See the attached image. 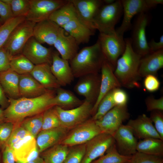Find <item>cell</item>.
I'll return each mask as SVG.
<instances>
[{
    "label": "cell",
    "instance_id": "24",
    "mask_svg": "<svg viewBox=\"0 0 163 163\" xmlns=\"http://www.w3.org/2000/svg\"><path fill=\"white\" fill-rule=\"evenodd\" d=\"M61 27L53 46L63 59L70 60L78 53V44L71 36L65 34Z\"/></svg>",
    "mask_w": 163,
    "mask_h": 163
},
{
    "label": "cell",
    "instance_id": "11",
    "mask_svg": "<svg viewBox=\"0 0 163 163\" xmlns=\"http://www.w3.org/2000/svg\"><path fill=\"white\" fill-rule=\"evenodd\" d=\"M30 8L26 20L35 23L48 19L55 10L66 4L68 0H29Z\"/></svg>",
    "mask_w": 163,
    "mask_h": 163
},
{
    "label": "cell",
    "instance_id": "10",
    "mask_svg": "<svg viewBox=\"0 0 163 163\" xmlns=\"http://www.w3.org/2000/svg\"><path fill=\"white\" fill-rule=\"evenodd\" d=\"M129 117L127 105L116 106L95 122L102 133L113 136L123 123Z\"/></svg>",
    "mask_w": 163,
    "mask_h": 163
},
{
    "label": "cell",
    "instance_id": "30",
    "mask_svg": "<svg viewBox=\"0 0 163 163\" xmlns=\"http://www.w3.org/2000/svg\"><path fill=\"white\" fill-rule=\"evenodd\" d=\"M55 91L56 95L52 100L54 106H56L63 109L69 110L80 106L84 101L79 99L69 90L60 87Z\"/></svg>",
    "mask_w": 163,
    "mask_h": 163
},
{
    "label": "cell",
    "instance_id": "7",
    "mask_svg": "<svg viewBox=\"0 0 163 163\" xmlns=\"http://www.w3.org/2000/svg\"><path fill=\"white\" fill-rule=\"evenodd\" d=\"M102 133L91 118L69 130L60 143L69 147L84 144Z\"/></svg>",
    "mask_w": 163,
    "mask_h": 163
},
{
    "label": "cell",
    "instance_id": "19",
    "mask_svg": "<svg viewBox=\"0 0 163 163\" xmlns=\"http://www.w3.org/2000/svg\"><path fill=\"white\" fill-rule=\"evenodd\" d=\"M117 149L121 155L131 156L136 152L138 141L130 128L122 125L113 136Z\"/></svg>",
    "mask_w": 163,
    "mask_h": 163
},
{
    "label": "cell",
    "instance_id": "58",
    "mask_svg": "<svg viewBox=\"0 0 163 163\" xmlns=\"http://www.w3.org/2000/svg\"><path fill=\"white\" fill-rule=\"evenodd\" d=\"M3 23L2 22L0 18V26L2 25L3 24Z\"/></svg>",
    "mask_w": 163,
    "mask_h": 163
},
{
    "label": "cell",
    "instance_id": "25",
    "mask_svg": "<svg viewBox=\"0 0 163 163\" xmlns=\"http://www.w3.org/2000/svg\"><path fill=\"white\" fill-rule=\"evenodd\" d=\"M163 67V49L150 53L142 57L139 69L142 78L149 75H156Z\"/></svg>",
    "mask_w": 163,
    "mask_h": 163
},
{
    "label": "cell",
    "instance_id": "22",
    "mask_svg": "<svg viewBox=\"0 0 163 163\" xmlns=\"http://www.w3.org/2000/svg\"><path fill=\"white\" fill-rule=\"evenodd\" d=\"M69 130L62 126L42 130L36 137L37 145L40 153L61 142Z\"/></svg>",
    "mask_w": 163,
    "mask_h": 163
},
{
    "label": "cell",
    "instance_id": "47",
    "mask_svg": "<svg viewBox=\"0 0 163 163\" xmlns=\"http://www.w3.org/2000/svg\"><path fill=\"white\" fill-rule=\"evenodd\" d=\"M145 102L147 111L163 110V97L155 99L152 96L148 97L146 98Z\"/></svg>",
    "mask_w": 163,
    "mask_h": 163
},
{
    "label": "cell",
    "instance_id": "27",
    "mask_svg": "<svg viewBox=\"0 0 163 163\" xmlns=\"http://www.w3.org/2000/svg\"><path fill=\"white\" fill-rule=\"evenodd\" d=\"M48 64L35 65L30 74L45 88L56 89L61 85L52 73Z\"/></svg>",
    "mask_w": 163,
    "mask_h": 163
},
{
    "label": "cell",
    "instance_id": "44",
    "mask_svg": "<svg viewBox=\"0 0 163 163\" xmlns=\"http://www.w3.org/2000/svg\"><path fill=\"white\" fill-rule=\"evenodd\" d=\"M30 135H31L19 125L15 126L6 145L10 147L18 141Z\"/></svg>",
    "mask_w": 163,
    "mask_h": 163
},
{
    "label": "cell",
    "instance_id": "29",
    "mask_svg": "<svg viewBox=\"0 0 163 163\" xmlns=\"http://www.w3.org/2000/svg\"><path fill=\"white\" fill-rule=\"evenodd\" d=\"M19 75L10 69L0 73V82L8 98L17 99L21 97L19 91Z\"/></svg>",
    "mask_w": 163,
    "mask_h": 163
},
{
    "label": "cell",
    "instance_id": "8",
    "mask_svg": "<svg viewBox=\"0 0 163 163\" xmlns=\"http://www.w3.org/2000/svg\"><path fill=\"white\" fill-rule=\"evenodd\" d=\"M35 24L25 20L12 32L3 46L11 57L21 53L25 44L33 36L34 28Z\"/></svg>",
    "mask_w": 163,
    "mask_h": 163
},
{
    "label": "cell",
    "instance_id": "42",
    "mask_svg": "<svg viewBox=\"0 0 163 163\" xmlns=\"http://www.w3.org/2000/svg\"><path fill=\"white\" fill-rule=\"evenodd\" d=\"M125 163H163L162 157L150 155L137 151Z\"/></svg>",
    "mask_w": 163,
    "mask_h": 163
},
{
    "label": "cell",
    "instance_id": "6",
    "mask_svg": "<svg viewBox=\"0 0 163 163\" xmlns=\"http://www.w3.org/2000/svg\"><path fill=\"white\" fill-rule=\"evenodd\" d=\"M93 104L84 100L80 106L69 110L58 106L53 107L62 126L70 130L88 120L91 115Z\"/></svg>",
    "mask_w": 163,
    "mask_h": 163
},
{
    "label": "cell",
    "instance_id": "49",
    "mask_svg": "<svg viewBox=\"0 0 163 163\" xmlns=\"http://www.w3.org/2000/svg\"><path fill=\"white\" fill-rule=\"evenodd\" d=\"M11 57L3 47L0 49V73L10 69V62Z\"/></svg>",
    "mask_w": 163,
    "mask_h": 163
},
{
    "label": "cell",
    "instance_id": "4",
    "mask_svg": "<svg viewBox=\"0 0 163 163\" xmlns=\"http://www.w3.org/2000/svg\"><path fill=\"white\" fill-rule=\"evenodd\" d=\"M123 13L121 0H115L109 5L104 4L99 9L93 20L95 30L106 34L115 32V26Z\"/></svg>",
    "mask_w": 163,
    "mask_h": 163
},
{
    "label": "cell",
    "instance_id": "12",
    "mask_svg": "<svg viewBox=\"0 0 163 163\" xmlns=\"http://www.w3.org/2000/svg\"><path fill=\"white\" fill-rule=\"evenodd\" d=\"M115 143L113 136L102 133L85 143V151L81 163H91L103 155L107 149Z\"/></svg>",
    "mask_w": 163,
    "mask_h": 163
},
{
    "label": "cell",
    "instance_id": "36",
    "mask_svg": "<svg viewBox=\"0 0 163 163\" xmlns=\"http://www.w3.org/2000/svg\"><path fill=\"white\" fill-rule=\"evenodd\" d=\"M25 20L24 16L14 17L0 26V49L4 46L14 29Z\"/></svg>",
    "mask_w": 163,
    "mask_h": 163
},
{
    "label": "cell",
    "instance_id": "51",
    "mask_svg": "<svg viewBox=\"0 0 163 163\" xmlns=\"http://www.w3.org/2000/svg\"><path fill=\"white\" fill-rule=\"evenodd\" d=\"M2 152V163H16L13 151L6 145Z\"/></svg>",
    "mask_w": 163,
    "mask_h": 163
},
{
    "label": "cell",
    "instance_id": "28",
    "mask_svg": "<svg viewBox=\"0 0 163 163\" xmlns=\"http://www.w3.org/2000/svg\"><path fill=\"white\" fill-rule=\"evenodd\" d=\"M62 28L69 35L72 37L79 45L88 43L91 36L94 35L95 32L82 24L77 18L72 20Z\"/></svg>",
    "mask_w": 163,
    "mask_h": 163
},
{
    "label": "cell",
    "instance_id": "15",
    "mask_svg": "<svg viewBox=\"0 0 163 163\" xmlns=\"http://www.w3.org/2000/svg\"><path fill=\"white\" fill-rule=\"evenodd\" d=\"M10 147L13 151L16 163H26L40 156V153L36 138L31 135L18 141Z\"/></svg>",
    "mask_w": 163,
    "mask_h": 163
},
{
    "label": "cell",
    "instance_id": "55",
    "mask_svg": "<svg viewBox=\"0 0 163 163\" xmlns=\"http://www.w3.org/2000/svg\"><path fill=\"white\" fill-rule=\"evenodd\" d=\"M26 163H44L43 158L39 156L35 160Z\"/></svg>",
    "mask_w": 163,
    "mask_h": 163
},
{
    "label": "cell",
    "instance_id": "38",
    "mask_svg": "<svg viewBox=\"0 0 163 163\" xmlns=\"http://www.w3.org/2000/svg\"><path fill=\"white\" fill-rule=\"evenodd\" d=\"M112 90L108 93L99 102L96 112L92 117L94 120L100 119L116 106L112 97Z\"/></svg>",
    "mask_w": 163,
    "mask_h": 163
},
{
    "label": "cell",
    "instance_id": "52",
    "mask_svg": "<svg viewBox=\"0 0 163 163\" xmlns=\"http://www.w3.org/2000/svg\"><path fill=\"white\" fill-rule=\"evenodd\" d=\"M148 45L151 53L163 49V35L160 37L158 42L152 39L148 42Z\"/></svg>",
    "mask_w": 163,
    "mask_h": 163
},
{
    "label": "cell",
    "instance_id": "20",
    "mask_svg": "<svg viewBox=\"0 0 163 163\" xmlns=\"http://www.w3.org/2000/svg\"><path fill=\"white\" fill-rule=\"evenodd\" d=\"M126 125L136 138L142 139L155 138L162 140L151 119L145 114L140 115L135 119L130 120Z\"/></svg>",
    "mask_w": 163,
    "mask_h": 163
},
{
    "label": "cell",
    "instance_id": "18",
    "mask_svg": "<svg viewBox=\"0 0 163 163\" xmlns=\"http://www.w3.org/2000/svg\"><path fill=\"white\" fill-rule=\"evenodd\" d=\"M101 71L99 92L97 100L92 109L91 115L92 116L96 113L98 104L102 98L110 91L121 87L114 74L113 69L104 59Z\"/></svg>",
    "mask_w": 163,
    "mask_h": 163
},
{
    "label": "cell",
    "instance_id": "37",
    "mask_svg": "<svg viewBox=\"0 0 163 163\" xmlns=\"http://www.w3.org/2000/svg\"><path fill=\"white\" fill-rule=\"evenodd\" d=\"M43 113L27 117L19 125L36 138L42 130Z\"/></svg>",
    "mask_w": 163,
    "mask_h": 163
},
{
    "label": "cell",
    "instance_id": "5",
    "mask_svg": "<svg viewBox=\"0 0 163 163\" xmlns=\"http://www.w3.org/2000/svg\"><path fill=\"white\" fill-rule=\"evenodd\" d=\"M98 40L104 59L114 70L118 59L125 49L126 43L123 36L116 32L109 34L100 33Z\"/></svg>",
    "mask_w": 163,
    "mask_h": 163
},
{
    "label": "cell",
    "instance_id": "54",
    "mask_svg": "<svg viewBox=\"0 0 163 163\" xmlns=\"http://www.w3.org/2000/svg\"><path fill=\"white\" fill-rule=\"evenodd\" d=\"M5 122L3 110L0 108V124Z\"/></svg>",
    "mask_w": 163,
    "mask_h": 163
},
{
    "label": "cell",
    "instance_id": "53",
    "mask_svg": "<svg viewBox=\"0 0 163 163\" xmlns=\"http://www.w3.org/2000/svg\"><path fill=\"white\" fill-rule=\"evenodd\" d=\"M9 104L8 98H7L0 82V105L1 108L5 109Z\"/></svg>",
    "mask_w": 163,
    "mask_h": 163
},
{
    "label": "cell",
    "instance_id": "14",
    "mask_svg": "<svg viewBox=\"0 0 163 163\" xmlns=\"http://www.w3.org/2000/svg\"><path fill=\"white\" fill-rule=\"evenodd\" d=\"M123 17L120 26L115 29L118 34L123 36L124 33L130 30L131 20L136 15L147 12L151 9L146 0H121Z\"/></svg>",
    "mask_w": 163,
    "mask_h": 163
},
{
    "label": "cell",
    "instance_id": "31",
    "mask_svg": "<svg viewBox=\"0 0 163 163\" xmlns=\"http://www.w3.org/2000/svg\"><path fill=\"white\" fill-rule=\"evenodd\" d=\"M77 18L75 9L70 0L54 11L48 19L62 27L69 22Z\"/></svg>",
    "mask_w": 163,
    "mask_h": 163
},
{
    "label": "cell",
    "instance_id": "17",
    "mask_svg": "<svg viewBox=\"0 0 163 163\" xmlns=\"http://www.w3.org/2000/svg\"><path fill=\"white\" fill-rule=\"evenodd\" d=\"M100 83L101 75L99 73L88 75L80 78L74 90L94 105L99 95Z\"/></svg>",
    "mask_w": 163,
    "mask_h": 163
},
{
    "label": "cell",
    "instance_id": "56",
    "mask_svg": "<svg viewBox=\"0 0 163 163\" xmlns=\"http://www.w3.org/2000/svg\"><path fill=\"white\" fill-rule=\"evenodd\" d=\"M115 0H103L104 4L105 5H109L113 3Z\"/></svg>",
    "mask_w": 163,
    "mask_h": 163
},
{
    "label": "cell",
    "instance_id": "2",
    "mask_svg": "<svg viewBox=\"0 0 163 163\" xmlns=\"http://www.w3.org/2000/svg\"><path fill=\"white\" fill-rule=\"evenodd\" d=\"M124 40L125 49L117 61L114 73L121 86L130 89L139 88L141 77L139 69L142 57L133 50L130 38Z\"/></svg>",
    "mask_w": 163,
    "mask_h": 163
},
{
    "label": "cell",
    "instance_id": "3",
    "mask_svg": "<svg viewBox=\"0 0 163 163\" xmlns=\"http://www.w3.org/2000/svg\"><path fill=\"white\" fill-rule=\"evenodd\" d=\"M104 59L98 40L93 45L82 48L69 60L74 78L98 73Z\"/></svg>",
    "mask_w": 163,
    "mask_h": 163
},
{
    "label": "cell",
    "instance_id": "41",
    "mask_svg": "<svg viewBox=\"0 0 163 163\" xmlns=\"http://www.w3.org/2000/svg\"><path fill=\"white\" fill-rule=\"evenodd\" d=\"M85 143L69 148L63 163H81L85 151Z\"/></svg>",
    "mask_w": 163,
    "mask_h": 163
},
{
    "label": "cell",
    "instance_id": "57",
    "mask_svg": "<svg viewBox=\"0 0 163 163\" xmlns=\"http://www.w3.org/2000/svg\"><path fill=\"white\" fill-rule=\"evenodd\" d=\"M0 163H2V154L0 152Z\"/></svg>",
    "mask_w": 163,
    "mask_h": 163
},
{
    "label": "cell",
    "instance_id": "33",
    "mask_svg": "<svg viewBox=\"0 0 163 163\" xmlns=\"http://www.w3.org/2000/svg\"><path fill=\"white\" fill-rule=\"evenodd\" d=\"M69 147L60 143L45 150L41 157L44 163H63L68 153Z\"/></svg>",
    "mask_w": 163,
    "mask_h": 163
},
{
    "label": "cell",
    "instance_id": "39",
    "mask_svg": "<svg viewBox=\"0 0 163 163\" xmlns=\"http://www.w3.org/2000/svg\"><path fill=\"white\" fill-rule=\"evenodd\" d=\"M9 4L14 17H25L30 8L29 0H2Z\"/></svg>",
    "mask_w": 163,
    "mask_h": 163
},
{
    "label": "cell",
    "instance_id": "13",
    "mask_svg": "<svg viewBox=\"0 0 163 163\" xmlns=\"http://www.w3.org/2000/svg\"><path fill=\"white\" fill-rule=\"evenodd\" d=\"M75 10L78 20L85 26L95 31L94 18L104 4L102 0H70Z\"/></svg>",
    "mask_w": 163,
    "mask_h": 163
},
{
    "label": "cell",
    "instance_id": "34",
    "mask_svg": "<svg viewBox=\"0 0 163 163\" xmlns=\"http://www.w3.org/2000/svg\"><path fill=\"white\" fill-rule=\"evenodd\" d=\"M35 66L21 53L12 57L10 62V69L19 75L30 73Z\"/></svg>",
    "mask_w": 163,
    "mask_h": 163
},
{
    "label": "cell",
    "instance_id": "45",
    "mask_svg": "<svg viewBox=\"0 0 163 163\" xmlns=\"http://www.w3.org/2000/svg\"><path fill=\"white\" fill-rule=\"evenodd\" d=\"M162 111L155 110L152 111L149 118L154 124V127L163 140V113Z\"/></svg>",
    "mask_w": 163,
    "mask_h": 163
},
{
    "label": "cell",
    "instance_id": "40",
    "mask_svg": "<svg viewBox=\"0 0 163 163\" xmlns=\"http://www.w3.org/2000/svg\"><path fill=\"white\" fill-rule=\"evenodd\" d=\"M61 126L59 119L53 107L47 109L43 112L42 130L48 129Z\"/></svg>",
    "mask_w": 163,
    "mask_h": 163
},
{
    "label": "cell",
    "instance_id": "32",
    "mask_svg": "<svg viewBox=\"0 0 163 163\" xmlns=\"http://www.w3.org/2000/svg\"><path fill=\"white\" fill-rule=\"evenodd\" d=\"M136 151L147 154L162 157L163 155V140L148 138L138 142Z\"/></svg>",
    "mask_w": 163,
    "mask_h": 163
},
{
    "label": "cell",
    "instance_id": "16",
    "mask_svg": "<svg viewBox=\"0 0 163 163\" xmlns=\"http://www.w3.org/2000/svg\"><path fill=\"white\" fill-rule=\"evenodd\" d=\"M53 52L51 48L43 46L33 36L25 44L21 54L35 65L45 63L51 66Z\"/></svg>",
    "mask_w": 163,
    "mask_h": 163
},
{
    "label": "cell",
    "instance_id": "43",
    "mask_svg": "<svg viewBox=\"0 0 163 163\" xmlns=\"http://www.w3.org/2000/svg\"><path fill=\"white\" fill-rule=\"evenodd\" d=\"M15 126L11 122H5L0 124V150L1 151L6 146Z\"/></svg>",
    "mask_w": 163,
    "mask_h": 163
},
{
    "label": "cell",
    "instance_id": "9",
    "mask_svg": "<svg viewBox=\"0 0 163 163\" xmlns=\"http://www.w3.org/2000/svg\"><path fill=\"white\" fill-rule=\"evenodd\" d=\"M137 15L134 23L132 24L130 38L133 50L142 57L151 53L146 36V28L150 18L147 12Z\"/></svg>",
    "mask_w": 163,
    "mask_h": 163
},
{
    "label": "cell",
    "instance_id": "50",
    "mask_svg": "<svg viewBox=\"0 0 163 163\" xmlns=\"http://www.w3.org/2000/svg\"><path fill=\"white\" fill-rule=\"evenodd\" d=\"M13 17L10 5L0 0V18L3 23Z\"/></svg>",
    "mask_w": 163,
    "mask_h": 163
},
{
    "label": "cell",
    "instance_id": "46",
    "mask_svg": "<svg viewBox=\"0 0 163 163\" xmlns=\"http://www.w3.org/2000/svg\"><path fill=\"white\" fill-rule=\"evenodd\" d=\"M112 97L116 106H125L127 105L128 101V96L127 93L120 88L113 90Z\"/></svg>",
    "mask_w": 163,
    "mask_h": 163
},
{
    "label": "cell",
    "instance_id": "1",
    "mask_svg": "<svg viewBox=\"0 0 163 163\" xmlns=\"http://www.w3.org/2000/svg\"><path fill=\"white\" fill-rule=\"evenodd\" d=\"M56 94L55 89H48L36 97L8 98L9 104L3 110L5 122H11L18 125L27 117L43 113L54 107L52 100Z\"/></svg>",
    "mask_w": 163,
    "mask_h": 163
},
{
    "label": "cell",
    "instance_id": "23",
    "mask_svg": "<svg viewBox=\"0 0 163 163\" xmlns=\"http://www.w3.org/2000/svg\"><path fill=\"white\" fill-rule=\"evenodd\" d=\"M51 71L61 86L70 84L73 80V75L69 61L63 59L59 53L53 52Z\"/></svg>",
    "mask_w": 163,
    "mask_h": 163
},
{
    "label": "cell",
    "instance_id": "48",
    "mask_svg": "<svg viewBox=\"0 0 163 163\" xmlns=\"http://www.w3.org/2000/svg\"><path fill=\"white\" fill-rule=\"evenodd\" d=\"M145 77L143 84L147 91L150 92H153L159 89L160 83L156 75H149Z\"/></svg>",
    "mask_w": 163,
    "mask_h": 163
},
{
    "label": "cell",
    "instance_id": "26",
    "mask_svg": "<svg viewBox=\"0 0 163 163\" xmlns=\"http://www.w3.org/2000/svg\"><path fill=\"white\" fill-rule=\"evenodd\" d=\"M19 88L21 97L27 98L39 97L45 93L48 90L30 73L19 75Z\"/></svg>",
    "mask_w": 163,
    "mask_h": 163
},
{
    "label": "cell",
    "instance_id": "35",
    "mask_svg": "<svg viewBox=\"0 0 163 163\" xmlns=\"http://www.w3.org/2000/svg\"><path fill=\"white\" fill-rule=\"evenodd\" d=\"M131 156L120 154L114 143L107 149L105 155L104 154L91 163H125L130 159Z\"/></svg>",
    "mask_w": 163,
    "mask_h": 163
},
{
    "label": "cell",
    "instance_id": "21",
    "mask_svg": "<svg viewBox=\"0 0 163 163\" xmlns=\"http://www.w3.org/2000/svg\"><path fill=\"white\" fill-rule=\"evenodd\" d=\"M60 28L54 22L46 19L36 23L34 28L33 37L41 44L46 43L53 46Z\"/></svg>",
    "mask_w": 163,
    "mask_h": 163
}]
</instances>
